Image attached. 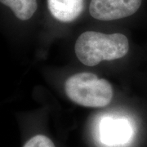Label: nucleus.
I'll return each instance as SVG.
<instances>
[{"label": "nucleus", "mask_w": 147, "mask_h": 147, "mask_svg": "<svg viewBox=\"0 0 147 147\" xmlns=\"http://www.w3.org/2000/svg\"><path fill=\"white\" fill-rule=\"evenodd\" d=\"M0 3L8 7L21 21L30 20L38 8L37 0H0Z\"/></svg>", "instance_id": "6"}, {"label": "nucleus", "mask_w": 147, "mask_h": 147, "mask_svg": "<svg viewBox=\"0 0 147 147\" xmlns=\"http://www.w3.org/2000/svg\"><path fill=\"white\" fill-rule=\"evenodd\" d=\"M65 91L73 102L90 108L105 107L114 95L113 88L106 79L88 72L69 77L65 83Z\"/></svg>", "instance_id": "2"}, {"label": "nucleus", "mask_w": 147, "mask_h": 147, "mask_svg": "<svg viewBox=\"0 0 147 147\" xmlns=\"http://www.w3.org/2000/svg\"><path fill=\"white\" fill-rule=\"evenodd\" d=\"M98 140L106 147H120L130 142L133 135L131 122L120 116L106 115L98 123Z\"/></svg>", "instance_id": "3"}, {"label": "nucleus", "mask_w": 147, "mask_h": 147, "mask_svg": "<svg viewBox=\"0 0 147 147\" xmlns=\"http://www.w3.org/2000/svg\"><path fill=\"white\" fill-rule=\"evenodd\" d=\"M142 0H92L90 15L99 21H114L133 15Z\"/></svg>", "instance_id": "4"}, {"label": "nucleus", "mask_w": 147, "mask_h": 147, "mask_svg": "<svg viewBox=\"0 0 147 147\" xmlns=\"http://www.w3.org/2000/svg\"><path fill=\"white\" fill-rule=\"evenodd\" d=\"M23 147H56L53 141L44 135H35L27 141Z\"/></svg>", "instance_id": "7"}, {"label": "nucleus", "mask_w": 147, "mask_h": 147, "mask_svg": "<svg viewBox=\"0 0 147 147\" xmlns=\"http://www.w3.org/2000/svg\"><path fill=\"white\" fill-rule=\"evenodd\" d=\"M128 50V39L122 34L86 31L79 35L74 45L77 57L87 66H95L103 61L120 59L126 56Z\"/></svg>", "instance_id": "1"}, {"label": "nucleus", "mask_w": 147, "mask_h": 147, "mask_svg": "<svg viewBox=\"0 0 147 147\" xmlns=\"http://www.w3.org/2000/svg\"><path fill=\"white\" fill-rule=\"evenodd\" d=\"M47 7L55 19L68 23L75 21L81 15L84 0H47Z\"/></svg>", "instance_id": "5"}]
</instances>
